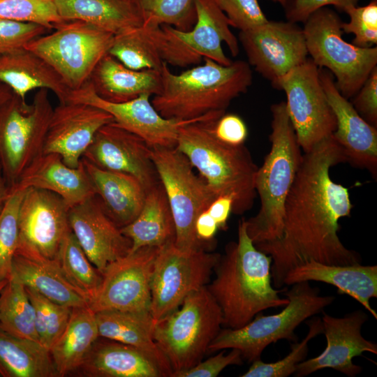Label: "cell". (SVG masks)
Masks as SVG:
<instances>
[{
    "label": "cell",
    "instance_id": "7402d4cb",
    "mask_svg": "<svg viewBox=\"0 0 377 377\" xmlns=\"http://www.w3.org/2000/svg\"><path fill=\"white\" fill-rule=\"evenodd\" d=\"M319 77L329 104L335 115L337 127L332 138L339 146L346 162L368 170L377 177V128L367 122L351 102L338 90L335 79L326 68H318Z\"/></svg>",
    "mask_w": 377,
    "mask_h": 377
},
{
    "label": "cell",
    "instance_id": "8992f818",
    "mask_svg": "<svg viewBox=\"0 0 377 377\" xmlns=\"http://www.w3.org/2000/svg\"><path fill=\"white\" fill-rule=\"evenodd\" d=\"M285 296L288 302L279 313L265 316L260 312L242 327L221 330L207 352L235 348L240 351L242 359L251 363L261 359L263 350L271 343L281 339L297 341V327L323 312L335 299L332 295H321L320 289L311 286L309 281L291 285Z\"/></svg>",
    "mask_w": 377,
    "mask_h": 377
},
{
    "label": "cell",
    "instance_id": "44dd1931",
    "mask_svg": "<svg viewBox=\"0 0 377 377\" xmlns=\"http://www.w3.org/2000/svg\"><path fill=\"white\" fill-rule=\"evenodd\" d=\"M114 121L106 111L82 103H59L53 109L43 154L59 155L66 165L77 168L98 131Z\"/></svg>",
    "mask_w": 377,
    "mask_h": 377
},
{
    "label": "cell",
    "instance_id": "484cf974",
    "mask_svg": "<svg viewBox=\"0 0 377 377\" xmlns=\"http://www.w3.org/2000/svg\"><path fill=\"white\" fill-rule=\"evenodd\" d=\"M29 187L57 194L69 208L96 195L82 162L77 168H71L54 153L42 154L34 160L13 188Z\"/></svg>",
    "mask_w": 377,
    "mask_h": 377
},
{
    "label": "cell",
    "instance_id": "83f0119b",
    "mask_svg": "<svg viewBox=\"0 0 377 377\" xmlns=\"http://www.w3.org/2000/svg\"><path fill=\"white\" fill-rule=\"evenodd\" d=\"M96 195L108 216L120 228L140 213L146 195L142 184L129 175L99 168L81 158Z\"/></svg>",
    "mask_w": 377,
    "mask_h": 377
},
{
    "label": "cell",
    "instance_id": "7a4b0ae2",
    "mask_svg": "<svg viewBox=\"0 0 377 377\" xmlns=\"http://www.w3.org/2000/svg\"><path fill=\"white\" fill-rule=\"evenodd\" d=\"M271 265V257L256 247L242 219L237 241L227 244L214 267L216 277L207 286L221 309L222 325L237 329L264 310L288 304L272 285Z\"/></svg>",
    "mask_w": 377,
    "mask_h": 377
},
{
    "label": "cell",
    "instance_id": "816d5d0a",
    "mask_svg": "<svg viewBox=\"0 0 377 377\" xmlns=\"http://www.w3.org/2000/svg\"><path fill=\"white\" fill-rule=\"evenodd\" d=\"M232 198L228 195H221L213 200L207 210L216 221L219 228L226 230L228 228L227 222L232 212Z\"/></svg>",
    "mask_w": 377,
    "mask_h": 377
},
{
    "label": "cell",
    "instance_id": "f1b7e54d",
    "mask_svg": "<svg viewBox=\"0 0 377 377\" xmlns=\"http://www.w3.org/2000/svg\"><path fill=\"white\" fill-rule=\"evenodd\" d=\"M0 82L23 100L30 91L46 89L64 103L71 91L46 61L26 48L0 54Z\"/></svg>",
    "mask_w": 377,
    "mask_h": 377
},
{
    "label": "cell",
    "instance_id": "e0dca14e",
    "mask_svg": "<svg viewBox=\"0 0 377 377\" xmlns=\"http://www.w3.org/2000/svg\"><path fill=\"white\" fill-rule=\"evenodd\" d=\"M149 94H142L123 103H112L99 97L88 80L72 90L67 101L82 103L101 108L121 127L142 138L150 147H175L178 131L183 125L202 120H177L165 118L152 105Z\"/></svg>",
    "mask_w": 377,
    "mask_h": 377
},
{
    "label": "cell",
    "instance_id": "60d3db41",
    "mask_svg": "<svg viewBox=\"0 0 377 377\" xmlns=\"http://www.w3.org/2000/svg\"><path fill=\"white\" fill-rule=\"evenodd\" d=\"M25 189L13 188L0 213V282L11 276L13 260L19 244L18 216Z\"/></svg>",
    "mask_w": 377,
    "mask_h": 377
},
{
    "label": "cell",
    "instance_id": "f35d334b",
    "mask_svg": "<svg viewBox=\"0 0 377 377\" xmlns=\"http://www.w3.org/2000/svg\"><path fill=\"white\" fill-rule=\"evenodd\" d=\"M25 289L34 309L39 341L50 350L64 331L73 308L54 302L32 288Z\"/></svg>",
    "mask_w": 377,
    "mask_h": 377
},
{
    "label": "cell",
    "instance_id": "c3c4849f",
    "mask_svg": "<svg viewBox=\"0 0 377 377\" xmlns=\"http://www.w3.org/2000/svg\"><path fill=\"white\" fill-rule=\"evenodd\" d=\"M359 0H286L282 6L287 21L304 22L307 17L316 10L333 6L344 10L350 6H357Z\"/></svg>",
    "mask_w": 377,
    "mask_h": 377
},
{
    "label": "cell",
    "instance_id": "9a60e30c",
    "mask_svg": "<svg viewBox=\"0 0 377 377\" xmlns=\"http://www.w3.org/2000/svg\"><path fill=\"white\" fill-rule=\"evenodd\" d=\"M160 247L145 246L107 265L89 306L94 312L150 313L151 281Z\"/></svg>",
    "mask_w": 377,
    "mask_h": 377
},
{
    "label": "cell",
    "instance_id": "b9f144b4",
    "mask_svg": "<svg viewBox=\"0 0 377 377\" xmlns=\"http://www.w3.org/2000/svg\"><path fill=\"white\" fill-rule=\"evenodd\" d=\"M195 0H138L144 22L167 24L179 30L193 27L196 13Z\"/></svg>",
    "mask_w": 377,
    "mask_h": 377
},
{
    "label": "cell",
    "instance_id": "52a82bcc",
    "mask_svg": "<svg viewBox=\"0 0 377 377\" xmlns=\"http://www.w3.org/2000/svg\"><path fill=\"white\" fill-rule=\"evenodd\" d=\"M222 325L221 309L206 286L189 294L177 309L154 322L153 337L173 373L202 361Z\"/></svg>",
    "mask_w": 377,
    "mask_h": 377
},
{
    "label": "cell",
    "instance_id": "7bdbcfd3",
    "mask_svg": "<svg viewBox=\"0 0 377 377\" xmlns=\"http://www.w3.org/2000/svg\"><path fill=\"white\" fill-rule=\"evenodd\" d=\"M0 18L36 23L50 30L64 21L53 0H0Z\"/></svg>",
    "mask_w": 377,
    "mask_h": 377
},
{
    "label": "cell",
    "instance_id": "d6986e66",
    "mask_svg": "<svg viewBox=\"0 0 377 377\" xmlns=\"http://www.w3.org/2000/svg\"><path fill=\"white\" fill-rule=\"evenodd\" d=\"M82 158L99 168L133 176L146 191L160 182L151 147L114 121L98 131Z\"/></svg>",
    "mask_w": 377,
    "mask_h": 377
},
{
    "label": "cell",
    "instance_id": "f546056e",
    "mask_svg": "<svg viewBox=\"0 0 377 377\" xmlns=\"http://www.w3.org/2000/svg\"><path fill=\"white\" fill-rule=\"evenodd\" d=\"M89 81L101 98L123 103L142 94H157L161 88V73L154 69H131L108 53L98 61Z\"/></svg>",
    "mask_w": 377,
    "mask_h": 377
},
{
    "label": "cell",
    "instance_id": "91938a15",
    "mask_svg": "<svg viewBox=\"0 0 377 377\" xmlns=\"http://www.w3.org/2000/svg\"><path fill=\"white\" fill-rule=\"evenodd\" d=\"M0 377H1V376L0 375Z\"/></svg>",
    "mask_w": 377,
    "mask_h": 377
},
{
    "label": "cell",
    "instance_id": "d6a6232c",
    "mask_svg": "<svg viewBox=\"0 0 377 377\" xmlns=\"http://www.w3.org/2000/svg\"><path fill=\"white\" fill-rule=\"evenodd\" d=\"M64 20H82L114 35L143 24L139 7L124 0H53Z\"/></svg>",
    "mask_w": 377,
    "mask_h": 377
},
{
    "label": "cell",
    "instance_id": "ac0fdd59",
    "mask_svg": "<svg viewBox=\"0 0 377 377\" xmlns=\"http://www.w3.org/2000/svg\"><path fill=\"white\" fill-rule=\"evenodd\" d=\"M69 209L64 200L53 192L27 188L19 209L18 246L56 259L65 236L71 230Z\"/></svg>",
    "mask_w": 377,
    "mask_h": 377
},
{
    "label": "cell",
    "instance_id": "6da1fadb",
    "mask_svg": "<svg viewBox=\"0 0 377 377\" xmlns=\"http://www.w3.org/2000/svg\"><path fill=\"white\" fill-rule=\"evenodd\" d=\"M346 158L332 135L302 154L284 205L281 236L256 244L272 258L275 288L287 273L309 261L332 265L360 263V255L347 249L338 236L339 221L353 208L348 188L334 182L330 169Z\"/></svg>",
    "mask_w": 377,
    "mask_h": 377
},
{
    "label": "cell",
    "instance_id": "bcb514c9",
    "mask_svg": "<svg viewBox=\"0 0 377 377\" xmlns=\"http://www.w3.org/2000/svg\"><path fill=\"white\" fill-rule=\"evenodd\" d=\"M48 31L39 24L0 18V54L25 48L29 42Z\"/></svg>",
    "mask_w": 377,
    "mask_h": 377
},
{
    "label": "cell",
    "instance_id": "9c48e42d",
    "mask_svg": "<svg viewBox=\"0 0 377 377\" xmlns=\"http://www.w3.org/2000/svg\"><path fill=\"white\" fill-rule=\"evenodd\" d=\"M151 156L165 190L175 226L176 246L184 251H211L214 245L196 237L195 221L216 197L176 147H151Z\"/></svg>",
    "mask_w": 377,
    "mask_h": 377
},
{
    "label": "cell",
    "instance_id": "30bf717a",
    "mask_svg": "<svg viewBox=\"0 0 377 377\" xmlns=\"http://www.w3.org/2000/svg\"><path fill=\"white\" fill-rule=\"evenodd\" d=\"M53 108L46 89L31 104L13 93L0 110V164L10 190L42 154Z\"/></svg>",
    "mask_w": 377,
    "mask_h": 377
},
{
    "label": "cell",
    "instance_id": "f6af8a7d",
    "mask_svg": "<svg viewBox=\"0 0 377 377\" xmlns=\"http://www.w3.org/2000/svg\"><path fill=\"white\" fill-rule=\"evenodd\" d=\"M230 26L244 31L267 22L258 0H215Z\"/></svg>",
    "mask_w": 377,
    "mask_h": 377
},
{
    "label": "cell",
    "instance_id": "4316f807",
    "mask_svg": "<svg viewBox=\"0 0 377 377\" xmlns=\"http://www.w3.org/2000/svg\"><path fill=\"white\" fill-rule=\"evenodd\" d=\"M74 374L85 377H165L146 354L99 337Z\"/></svg>",
    "mask_w": 377,
    "mask_h": 377
},
{
    "label": "cell",
    "instance_id": "f5cc1de1",
    "mask_svg": "<svg viewBox=\"0 0 377 377\" xmlns=\"http://www.w3.org/2000/svg\"><path fill=\"white\" fill-rule=\"evenodd\" d=\"M218 224L213 217L205 209L196 218L195 232L197 238L202 242L214 245V236L219 230Z\"/></svg>",
    "mask_w": 377,
    "mask_h": 377
},
{
    "label": "cell",
    "instance_id": "74e56055",
    "mask_svg": "<svg viewBox=\"0 0 377 377\" xmlns=\"http://www.w3.org/2000/svg\"><path fill=\"white\" fill-rule=\"evenodd\" d=\"M67 279L89 301L102 281L101 272L90 262L71 230L65 236L56 258Z\"/></svg>",
    "mask_w": 377,
    "mask_h": 377
},
{
    "label": "cell",
    "instance_id": "3957f363",
    "mask_svg": "<svg viewBox=\"0 0 377 377\" xmlns=\"http://www.w3.org/2000/svg\"><path fill=\"white\" fill-rule=\"evenodd\" d=\"M203 61L179 74L173 73L164 62L161 90L151 101L161 116L182 121L216 120L252 84L246 61L224 66L208 58Z\"/></svg>",
    "mask_w": 377,
    "mask_h": 377
},
{
    "label": "cell",
    "instance_id": "ee69618b",
    "mask_svg": "<svg viewBox=\"0 0 377 377\" xmlns=\"http://www.w3.org/2000/svg\"><path fill=\"white\" fill-rule=\"evenodd\" d=\"M344 12L350 17L342 23L343 33L353 34L352 43L360 47H369L377 43V0H371L364 6H353Z\"/></svg>",
    "mask_w": 377,
    "mask_h": 377
},
{
    "label": "cell",
    "instance_id": "ab89813d",
    "mask_svg": "<svg viewBox=\"0 0 377 377\" xmlns=\"http://www.w3.org/2000/svg\"><path fill=\"white\" fill-rule=\"evenodd\" d=\"M309 331L306 337L300 342L291 343L290 353L274 362L267 363L256 360L252 362L249 369L241 375L242 377H287L294 374L297 366L304 361L308 354L309 341L323 334V327L320 318L314 317L306 323Z\"/></svg>",
    "mask_w": 377,
    "mask_h": 377
},
{
    "label": "cell",
    "instance_id": "277c9868",
    "mask_svg": "<svg viewBox=\"0 0 377 377\" xmlns=\"http://www.w3.org/2000/svg\"><path fill=\"white\" fill-rule=\"evenodd\" d=\"M270 110L271 148L254 177L260 206L254 216L246 220L247 234L254 244L281 236L285 202L302 158L286 102L272 104Z\"/></svg>",
    "mask_w": 377,
    "mask_h": 377
},
{
    "label": "cell",
    "instance_id": "8d00e7d4",
    "mask_svg": "<svg viewBox=\"0 0 377 377\" xmlns=\"http://www.w3.org/2000/svg\"><path fill=\"white\" fill-rule=\"evenodd\" d=\"M0 328L12 335L40 343L34 309L25 287L10 279L0 293Z\"/></svg>",
    "mask_w": 377,
    "mask_h": 377
},
{
    "label": "cell",
    "instance_id": "d590c367",
    "mask_svg": "<svg viewBox=\"0 0 377 377\" xmlns=\"http://www.w3.org/2000/svg\"><path fill=\"white\" fill-rule=\"evenodd\" d=\"M159 26L144 22L114 35L108 53L131 69L161 71L164 61L157 45L156 31Z\"/></svg>",
    "mask_w": 377,
    "mask_h": 377
},
{
    "label": "cell",
    "instance_id": "8fae6325",
    "mask_svg": "<svg viewBox=\"0 0 377 377\" xmlns=\"http://www.w3.org/2000/svg\"><path fill=\"white\" fill-rule=\"evenodd\" d=\"M25 47L46 61L72 91L86 83L114 35L87 22L64 20Z\"/></svg>",
    "mask_w": 377,
    "mask_h": 377
},
{
    "label": "cell",
    "instance_id": "681fc988",
    "mask_svg": "<svg viewBox=\"0 0 377 377\" xmlns=\"http://www.w3.org/2000/svg\"><path fill=\"white\" fill-rule=\"evenodd\" d=\"M214 136L221 142L232 147L244 145L248 129L244 121L236 114L226 112L213 124Z\"/></svg>",
    "mask_w": 377,
    "mask_h": 377
},
{
    "label": "cell",
    "instance_id": "ffe728a7",
    "mask_svg": "<svg viewBox=\"0 0 377 377\" xmlns=\"http://www.w3.org/2000/svg\"><path fill=\"white\" fill-rule=\"evenodd\" d=\"M368 316L362 310H356L343 317H334L323 311L321 318L323 334L327 340L325 349L318 356L299 363L295 376L303 377L323 369H332L354 377L362 371L353 359L364 352L377 354L376 343L367 340L361 329Z\"/></svg>",
    "mask_w": 377,
    "mask_h": 377
},
{
    "label": "cell",
    "instance_id": "680465c9",
    "mask_svg": "<svg viewBox=\"0 0 377 377\" xmlns=\"http://www.w3.org/2000/svg\"><path fill=\"white\" fill-rule=\"evenodd\" d=\"M127 2H129L131 3L135 4L138 6V0H124ZM139 7V6H138Z\"/></svg>",
    "mask_w": 377,
    "mask_h": 377
},
{
    "label": "cell",
    "instance_id": "7c38bea8",
    "mask_svg": "<svg viewBox=\"0 0 377 377\" xmlns=\"http://www.w3.org/2000/svg\"><path fill=\"white\" fill-rule=\"evenodd\" d=\"M194 3L196 20L191 29L182 31L167 24L158 27L157 45L162 60L179 67L198 65L205 58L230 65L232 61L225 54L222 43L232 57L238 55L239 48L227 17L215 0H195Z\"/></svg>",
    "mask_w": 377,
    "mask_h": 377
},
{
    "label": "cell",
    "instance_id": "f907efd6",
    "mask_svg": "<svg viewBox=\"0 0 377 377\" xmlns=\"http://www.w3.org/2000/svg\"><path fill=\"white\" fill-rule=\"evenodd\" d=\"M351 103L357 113L377 127V66L375 67Z\"/></svg>",
    "mask_w": 377,
    "mask_h": 377
},
{
    "label": "cell",
    "instance_id": "1f68e13d",
    "mask_svg": "<svg viewBox=\"0 0 377 377\" xmlns=\"http://www.w3.org/2000/svg\"><path fill=\"white\" fill-rule=\"evenodd\" d=\"M121 231L131 241L130 252L145 246L161 247L175 242V222L161 182L146 192L140 213Z\"/></svg>",
    "mask_w": 377,
    "mask_h": 377
},
{
    "label": "cell",
    "instance_id": "836d02e7",
    "mask_svg": "<svg viewBox=\"0 0 377 377\" xmlns=\"http://www.w3.org/2000/svg\"><path fill=\"white\" fill-rule=\"evenodd\" d=\"M98 337L96 313L89 306L73 308L64 331L50 349L59 377L74 374Z\"/></svg>",
    "mask_w": 377,
    "mask_h": 377
},
{
    "label": "cell",
    "instance_id": "7dc6e473",
    "mask_svg": "<svg viewBox=\"0 0 377 377\" xmlns=\"http://www.w3.org/2000/svg\"><path fill=\"white\" fill-rule=\"evenodd\" d=\"M225 349L204 362L200 361L193 367L173 372L170 377H216L229 365H239L243 359L239 350L232 348L228 354Z\"/></svg>",
    "mask_w": 377,
    "mask_h": 377
},
{
    "label": "cell",
    "instance_id": "cb8c5ba5",
    "mask_svg": "<svg viewBox=\"0 0 377 377\" xmlns=\"http://www.w3.org/2000/svg\"><path fill=\"white\" fill-rule=\"evenodd\" d=\"M10 279L58 304L71 308L89 306L86 295L67 279L57 260L31 249L17 247Z\"/></svg>",
    "mask_w": 377,
    "mask_h": 377
},
{
    "label": "cell",
    "instance_id": "5bb4252c",
    "mask_svg": "<svg viewBox=\"0 0 377 377\" xmlns=\"http://www.w3.org/2000/svg\"><path fill=\"white\" fill-rule=\"evenodd\" d=\"M277 89L286 95V109L304 153L330 137L337 121L323 88L318 67L310 57L279 81Z\"/></svg>",
    "mask_w": 377,
    "mask_h": 377
},
{
    "label": "cell",
    "instance_id": "4fadbf2b",
    "mask_svg": "<svg viewBox=\"0 0 377 377\" xmlns=\"http://www.w3.org/2000/svg\"><path fill=\"white\" fill-rule=\"evenodd\" d=\"M220 254L184 251L175 242L160 247L151 281L150 314L156 322L175 309L191 293L208 283Z\"/></svg>",
    "mask_w": 377,
    "mask_h": 377
},
{
    "label": "cell",
    "instance_id": "5b68a950",
    "mask_svg": "<svg viewBox=\"0 0 377 377\" xmlns=\"http://www.w3.org/2000/svg\"><path fill=\"white\" fill-rule=\"evenodd\" d=\"M216 120L182 126L175 147L199 172L214 195L231 197L232 213L242 214L253 207L256 196L254 177L258 167L245 145L229 146L214 136L212 126Z\"/></svg>",
    "mask_w": 377,
    "mask_h": 377
},
{
    "label": "cell",
    "instance_id": "ba28073f",
    "mask_svg": "<svg viewBox=\"0 0 377 377\" xmlns=\"http://www.w3.org/2000/svg\"><path fill=\"white\" fill-rule=\"evenodd\" d=\"M343 21L332 9L320 8L304 22L308 54L318 68L327 69L347 99L353 98L377 66V47H360L343 38Z\"/></svg>",
    "mask_w": 377,
    "mask_h": 377
},
{
    "label": "cell",
    "instance_id": "603a6c76",
    "mask_svg": "<svg viewBox=\"0 0 377 377\" xmlns=\"http://www.w3.org/2000/svg\"><path fill=\"white\" fill-rule=\"evenodd\" d=\"M68 222L87 258L101 274L108 264L131 251V239L108 216L96 195L71 207Z\"/></svg>",
    "mask_w": 377,
    "mask_h": 377
},
{
    "label": "cell",
    "instance_id": "11a10c76",
    "mask_svg": "<svg viewBox=\"0 0 377 377\" xmlns=\"http://www.w3.org/2000/svg\"><path fill=\"white\" fill-rule=\"evenodd\" d=\"M13 95V92L12 89L4 83L0 82V110Z\"/></svg>",
    "mask_w": 377,
    "mask_h": 377
},
{
    "label": "cell",
    "instance_id": "db71d44e",
    "mask_svg": "<svg viewBox=\"0 0 377 377\" xmlns=\"http://www.w3.org/2000/svg\"><path fill=\"white\" fill-rule=\"evenodd\" d=\"M10 192V188L7 184L0 164V213L6 204Z\"/></svg>",
    "mask_w": 377,
    "mask_h": 377
},
{
    "label": "cell",
    "instance_id": "6f0895ef",
    "mask_svg": "<svg viewBox=\"0 0 377 377\" xmlns=\"http://www.w3.org/2000/svg\"><path fill=\"white\" fill-rule=\"evenodd\" d=\"M270 1H272L273 2H275V3H279V4H281L283 6L286 0H270Z\"/></svg>",
    "mask_w": 377,
    "mask_h": 377
},
{
    "label": "cell",
    "instance_id": "2e32d148",
    "mask_svg": "<svg viewBox=\"0 0 377 377\" xmlns=\"http://www.w3.org/2000/svg\"><path fill=\"white\" fill-rule=\"evenodd\" d=\"M248 63L277 89L280 80L309 58L303 29L297 23L268 21L239 31Z\"/></svg>",
    "mask_w": 377,
    "mask_h": 377
},
{
    "label": "cell",
    "instance_id": "4dcf8cb0",
    "mask_svg": "<svg viewBox=\"0 0 377 377\" xmlns=\"http://www.w3.org/2000/svg\"><path fill=\"white\" fill-rule=\"evenodd\" d=\"M95 313L99 337L140 350L160 367L165 377H170L171 366L153 337L154 321L150 313L114 310Z\"/></svg>",
    "mask_w": 377,
    "mask_h": 377
},
{
    "label": "cell",
    "instance_id": "9f6ffc18",
    "mask_svg": "<svg viewBox=\"0 0 377 377\" xmlns=\"http://www.w3.org/2000/svg\"><path fill=\"white\" fill-rule=\"evenodd\" d=\"M8 280H5V281H3L1 282H0V293L2 290V289L3 288V287L5 286V285L6 284Z\"/></svg>",
    "mask_w": 377,
    "mask_h": 377
},
{
    "label": "cell",
    "instance_id": "d4e9b609",
    "mask_svg": "<svg viewBox=\"0 0 377 377\" xmlns=\"http://www.w3.org/2000/svg\"><path fill=\"white\" fill-rule=\"evenodd\" d=\"M319 281L337 288L339 294H346L360 303L377 319V313L370 304L377 297V266L332 265L309 261L290 270L283 284L291 286L302 281Z\"/></svg>",
    "mask_w": 377,
    "mask_h": 377
},
{
    "label": "cell",
    "instance_id": "e575fe53",
    "mask_svg": "<svg viewBox=\"0 0 377 377\" xmlns=\"http://www.w3.org/2000/svg\"><path fill=\"white\" fill-rule=\"evenodd\" d=\"M1 377H58L50 350L0 328Z\"/></svg>",
    "mask_w": 377,
    "mask_h": 377
}]
</instances>
